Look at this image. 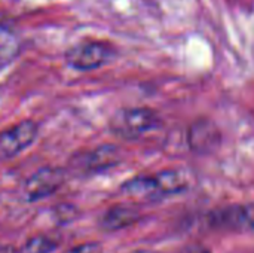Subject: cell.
<instances>
[{
    "label": "cell",
    "instance_id": "cell-13",
    "mask_svg": "<svg viewBox=\"0 0 254 253\" xmlns=\"http://www.w3.org/2000/svg\"><path fill=\"white\" fill-rule=\"evenodd\" d=\"M135 253H143V252H135Z\"/></svg>",
    "mask_w": 254,
    "mask_h": 253
},
{
    "label": "cell",
    "instance_id": "cell-2",
    "mask_svg": "<svg viewBox=\"0 0 254 253\" xmlns=\"http://www.w3.org/2000/svg\"><path fill=\"white\" fill-rule=\"evenodd\" d=\"M159 116L149 107H127L110 119V130L122 139H137L159 125Z\"/></svg>",
    "mask_w": 254,
    "mask_h": 253
},
{
    "label": "cell",
    "instance_id": "cell-6",
    "mask_svg": "<svg viewBox=\"0 0 254 253\" xmlns=\"http://www.w3.org/2000/svg\"><path fill=\"white\" fill-rule=\"evenodd\" d=\"M65 173L57 167H42L33 173L24 185V197L28 201H39L61 188L64 183Z\"/></svg>",
    "mask_w": 254,
    "mask_h": 253
},
{
    "label": "cell",
    "instance_id": "cell-11",
    "mask_svg": "<svg viewBox=\"0 0 254 253\" xmlns=\"http://www.w3.org/2000/svg\"><path fill=\"white\" fill-rule=\"evenodd\" d=\"M57 246L58 240L51 236H34L25 243L22 253H52Z\"/></svg>",
    "mask_w": 254,
    "mask_h": 253
},
{
    "label": "cell",
    "instance_id": "cell-10",
    "mask_svg": "<svg viewBox=\"0 0 254 253\" xmlns=\"http://www.w3.org/2000/svg\"><path fill=\"white\" fill-rule=\"evenodd\" d=\"M19 54L18 37L6 27L0 25V69L12 63Z\"/></svg>",
    "mask_w": 254,
    "mask_h": 253
},
{
    "label": "cell",
    "instance_id": "cell-1",
    "mask_svg": "<svg viewBox=\"0 0 254 253\" xmlns=\"http://www.w3.org/2000/svg\"><path fill=\"white\" fill-rule=\"evenodd\" d=\"M189 185L186 174L180 170H164L153 176H138L122 185V191L132 197L158 200L183 192Z\"/></svg>",
    "mask_w": 254,
    "mask_h": 253
},
{
    "label": "cell",
    "instance_id": "cell-3",
    "mask_svg": "<svg viewBox=\"0 0 254 253\" xmlns=\"http://www.w3.org/2000/svg\"><path fill=\"white\" fill-rule=\"evenodd\" d=\"M207 225L216 231L250 233L254 231V203L229 204L207 215Z\"/></svg>",
    "mask_w": 254,
    "mask_h": 253
},
{
    "label": "cell",
    "instance_id": "cell-8",
    "mask_svg": "<svg viewBox=\"0 0 254 253\" xmlns=\"http://www.w3.org/2000/svg\"><path fill=\"white\" fill-rule=\"evenodd\" d=\"M138 219V213L135 209L128 206H116L112 207L101 219V227L106 231H118Z\"/></svg>",
    "mask_w": 254,
    "mask_h": 253
},
{
    "label": "cell",
    "instance_id": "cell-12",
    "mask_svg": "<svg viewBox=\"0 0 254 253\" xmlns=\"http://www.w3.org/2000/svg\"><path fill=\"white\" fill-rule=\"evenodd\" d=\"M65 253H103V248L98 243H83L68 249Z\"/></svg>",
    "mask_w": 254,
    "mask_h": 253
},
{
    "label": "cell",
    "instance_id": "cell-5",
    "mask_svg": "<svg viewBox=\"0 0 254 253\" xmlns=\"http://www.w3.org/2000/svg\"><path fill=\"white\" fill-rule=\"evenodd\" d=\"M39 127L34 121H21L0 131V158L9 160L25 151L36 140Z\"/></svg>",
    "mask_w": 254,
    "mask_h": 253
},
{
    "label": "cell",
    "instance_id": "cell-9",
    "mask_svg": "<svg viewBox=\"0 0 254 253\" xmlns=\"http://www.w3.org/2000/svg\"><path fill=\"white\" fill-rule=\"evenodd\" d=\"M83 167L88 171H98V170H104L107 167H112L118 163V152L115 148L110 146H104V148H98L94 152L88 154L83 157Z\"/></svg>",
    "mask_w": 254,
    "mask_h": 253
},
{
    "label": "cell",
    "instance_id": "cell-7",
    "mask_svg": "<svg viewBox=\"0 0 254 253\" xmlns=\"http://www.w3.org/2000/svg\"><path fill=\"white\" fill-rule=\"evenodd\" d=\"M217 142H219V131L216 130V127L211 122L202 121V122L195 124L190 128L189 143H190L192 149L205 152L210 148L216 146Z\"/></svg>",
    "mask_w": 254,
    "mask_h": 253
},
{
    "label": "cell",
    "instance_id": "cell-4",
    "mask_svg": "<svg viewBox=\"0 0 254 253\" xmlns=\"http://www.w3.org/2000/svg\"><path fill=\"white\" fill-rule=\"evenodd\" d=\"M112 57V48L98 40H83L65 52L67 64L79 72H89L106 64Z\"/></svg>",
    "mask_w": 254,
    "mask_h": 253
}]
</instances>
